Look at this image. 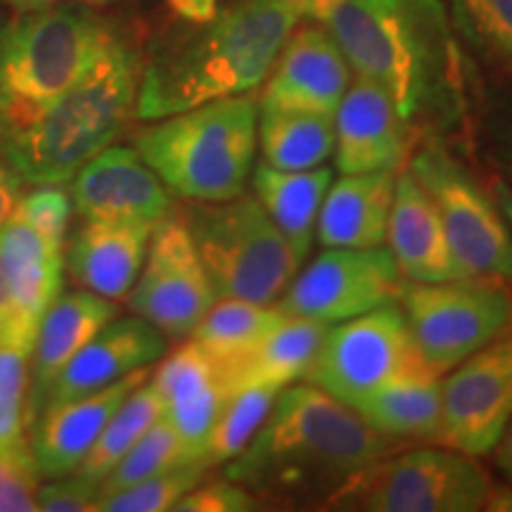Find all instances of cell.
<instances>
[{"mask_svg": "<svg viewBox=\"0 0 512 512\" xmlns=\"http://www.w3.org/2000/svg\"><path fill=\"white\" fill-rule=\"evenodd\" d=\"M401 444L382 437L354 408L309 382L290 384L223 477L264 503H325L370 463Z\"/></svg>", "mask_w": 512, "mask_h": 512, "instance_id": "1", "label": "cell"}, {"mask_svg": "<svg viewBox=\"0 0 512 512\" xmlns=\"http://www.w3.org/2000/svg\"><path fill=\"white\" fill-rule=\"evenodd\" d=\"M351 72L373 81L411 124L463 112V64L441 0H347L320 19Z\"/></svg>", "mask_w": 512, "mask_h": 512, "instance_id": "2", "label": "cell"}, {"mask_svg": "<svg viewBox=\"0 0 512 512\" xmlns=\"http://www.w3.org/2000/svg\"><path fill=\"white\" fill-rule=\"evenodd\" d=\"M299 22L290 0H233L209 22L192 24L143 64L136 119L256 91Z\"/></svg>", "mask_w": 512, "mask_h": 512, "instance_id": "3", "label": "cell"}, {"mask_svg": "<svg viewBox=\"0 0 512 512\" xmlns=\"http://www.w3.org/2000/svg\"><path fill=\"white\" fill-rule=\"evenodd\" d=\"M140 76V53L112 31L91 67L34 124L0 147L5 164L24 183L72 181L136 117Z\"/></svg>", "mask_w": 512, "mask_h": 512, "instance_id": "4", "label": "cell"}, {"mask_svg": "<svg viewBox=\"0 0 512 512\" xmlns=\"http://www.w3.org/2000/svg\"><path fill=\"white\" fill-rule=\"evenodd\" d=\"M112 31L83 3L22 10L0 27V147L91 67Z\"/></svg>", "mask_w": 512, "mask_h": 512, "instance_id": "5", "label": "cell"}, {"mask_svg": "<svg viewBox=\"0 0 512 512\" xmlns=\"http://www.w3.org/2000/svg\"><path fill=\"white\" fill-rule=\"evenodd\" d=\"M259 102L249 95L211 100L155 119L136 136V150L171 195L223 202L247 192L256 157Z\"/></svg>", "mask_w": 512, "mask_h": 512, "instance_id": "6", "label": "cell"}, {"mask_svg": "<svg viewBox=\"0 0 512 512\" xmlns=\"http://www.w3.org/2000/svg\"><path fill=\"white\" fill-rule=\"evenodd\" d=\"M181 219L216 299L275 304L302 268L266 209L247 192L223 202H190Z\"/></svg>", "mask_w": 512, "mask_h": 512, "instance_id": "7", "label": "cell"}, {"mask_svg": "<svg viewBox=\"0 0 512 512\" xmlns=\"http://www.w3.org/2000/svg\"><path fill=\"white\" fill-rule=\"evenodd\" d=\"M489 472L456 448L389 453L342 486L325 508L363 512H477L489 501Z\"/></svg>", "mask_w": 512, "mask_h": 512, "instance_id": "8", "label": "cell"}, {"mask_svg": "<svg viewBox=\"0 0 512 512\" xmlns=\"http://www.w3.org/2000/svg\"><path fill=\"white\" fill-rule=\"evenodd\" d=\"M399 304L422 361L437 375H446L512 323V285L501 278L406 280Z\"/></svg>", "mask_w": 512, "mask_h": 512, "instance_id": "9", "label": "cell"}, {"mask_svg": "<svg viewBox=\"0 0 512 512\" xmlns=\"http://www.w3.org/2000/svg\"><path fill=\"white\" fill-rule=\"evenodd\" d=\"M408 171L432 197L460 273L501 278L512 285V228L494 195L434 138L408 157Z\"/></svg>", "mask_w": 512, "mask_h": 512, "instance_id": "10", "label": "cell"}, {"mask_svg": "<svg viewBox=\"0 0 512 512\" xmlns=\"http://www.w3.org/2000/svg\"><path fill=\"white\" fill-rule=\"evenodd\" d=\"M415 373H434L422 361L399 302L330 325L302 380L354 408L375 389Z\"/></svg>", "mask_w": 512, "mask_h": 512, "instance_id": "11", "label": "cell"}, {"mask_svg": "<svg viewBox=\"0 0 512 512\" xmlns=\"http://www.w3.org/2000/svg\"><path fill=\"white\" fill-rule=\"evenodd\" d=\"M403 278L387 247H323L299 268L275 309L285 316L342 323L377 306L399 302Z\"/></svg>", "mask_w": 512, "mask_h": 512, "instance_id": "12", "label": "cell"}, {"mask_svg": "<svg viewBox=\"0 0 512 512\" xmlns=\"http://www.w3.org/2000/svg\"><path fill=\"white\" fill-rule=\"evenodd\" d=\"M216 302V292L181 214H166L152 228L145 264L128 292L136 316L183 339L195 332Z\"/></svg>", "mask_w": 512, "mask_h": 512, "instance_id": "13", "label": "cell"}, {"mask_svg": "<svg viewBox=\"0 0 512 512\" xmlns=\"http://www.w3.org/2000/svg\"><path fill=\"white\" fill-rule=\"evenodd\" d=\"M441 444L491 456L512 418V323L441 380Z\"/></svg>", "mask_w": 512, "mask_h": 512, "instance_id": "14", "label": "cell"}, {"mask_svg": "<svg viewBox=\"0 0 512 512\" xmlns=\"http://www.w3.org/2000/svg\"><path fill=\"white\" fill-rule=\"evenodd\" d=\"M354 79L347 57L320 22L294 27L261 88L259 110L335 117Z\"/></svg>", "mask_w": 512, "mask_h": 512, "instance_id": "15", "label": "cell"}, {"mask_svg": "<svg viewBox=\"0 0 512 512\" xmlns=\"http://www.w3.org/2000/svg\"><path fill=\"white\" fill-rule=\"evenodd\" d=\"M74 209L83 221L155 223L174 207L166 188L150 164L133 147H107L95 155L72 188Z\"/></svg>", "mask_w": 512, "mask_h": 512, "instance_id": "16", "label": "cell"}, {"mask_svg": "<svg viewBox=\"0 0 512 512\" xmlns=\"http://www.w3.org/2000/svg\"><path fill=\"white\" fill-rule=\"evenodd\" d=\"M335 166L339 174L399 171L411 155L413 128L394 100L373 81L354 76L335 117Z\"/></svg>", "mask_w": 512, "mask_h": 512, "instance_id": "17", "label": "cell"}, {"mask_svg": "<svg viewBox=\"0 0 512 512\" xmlns=\"http://www.w3.org/2000/svg\"><path fill=\"white\" fill-rule=\"evenodd\" d=\"M0 264L10 290V323L0 342L31 354L38 325L62 285V247L10 216L0 226Z\"/></svg>", "mask_w": 512, "mask_h": 512, "instance_id": "18", "label": "cell"}, {"mask_svg": "<svg viewBox=\"0 0 512 512\" xmlns=\"http://www.w3.org/2000/svg\"><path fill=\"white\" fill-rule=\"evenodd\" d=\"M150 373L147 368L121 377L119 382L102 387L98 392L79 396L48 406L31 422V458H34L38 477L57 479L74 475L88 456L102 427L112 418L138 384H143Z\"/></svg>", "mask_w": 512, "mask_h": 512, "instance_id": "19", "label": "cell"}, {"mask_svg": "<svg viewBox=\"0 0 512 512\" xmlns=\"http://www.w3.org/2000/svg\"><path fill=\"white\" fill-rule=\"evenodd\" d=\"M166 339L169 337L162 330L140 316L112 318L55 377L43 411L48 406L110 387L136 370L150 368L166 354Z\"/></svg>", "mask_w": 512, "mask_h": 512, "instance_id": "20", "label": "cell"}, {"mask_svg": "<svg viewBox=\"0 0 512 512\" xmlns=\"http://www.w3.org/2000/svg\"><path fill=\"white\" fill-rule=\"evenodd\" d=\"M384 245L408 283H444L463 278L432 197L408 169L396 174Z\"/></svg>", "mask_w": 512, "mask_h": 512, "instance_id": "21", "label": "cell"}, {"mask_svg": "<svg viewBox=\"0 0 512 512\" xmlns=\"http://www.w3.org/2000/svg\"><path fill=\"white\" fill-rule=\"evenodd\" d=\"M117 304L91 290H74L57 294L38 325L34 342V363L29 370V427L43 406L55 377L72 361L76 351L112 318H117Z\"/></svg>", "mask_w": 512, "mask_h": 512, "instance_id": "22", "label": "cell"}, {"mask_svg": "<svg viewBox=\"0 0 512 512\" xmlns=\"http://www.w3.org/2000/svg\"><path fill=\"white\" fill-rule=\"evenodd\" d=\"M152 223L83 221L67 249V268L83 290L121 299L136 285L150 247Z\"/></svg>", "mask_w": 512, "mask_h": 512, "instance_id": "23", "label": "cell"}, {"mask_svg": "<svg viewBox=\"0 0 512 512\" xmlns=\"http://www.w3.org/2000/svg\"><path fill=\"white\" fill-rule=\"evenodd\" d=\"M399 171L342 174L339 181H332L318 214L316 238L320 247L384 245Z\"/></svg>", "mask_w": 512, "mask_h": 512, "instance_id": "24", "label": "cell"}, {"mask_svg": "<svg viewBox=\"0 0 512 512\" xmlns=\"http://www.w3.org/2000/svg\"><path fill=\"white\" fill-rule=\"evenodd\" d=\"M254 197L278 226L299 264H304L316 238L318 214L332 185L330 166L309 171H280L264 162L252 169Z\"/></svg>", "mask_w": 512, "mask_h": 512, "instance_id": "25", "label": "cell"}, {"mask_svg": "<svg viewBox=\"0 0 512 512\" xmlns=\"http://www.w3.org/2000/svg\"><path fill=\"white\" fill-rule=\"evenodd\" d=\"M354 411L368 427L394 441L441 444V375L415 373L375 389Z\"/></svg>", "mask_w": 512, "mask_h": 512, "instance_id": "26", "label": "cell"}, {"mask_svg": "<svg viewBox=\"0 0 512 512\" xmlns=\"http://www.w3.org/2000/svg\"><path fill=\"white\" fill-rule=\"evenodd\" d=\"M328 328L330 325L320 320L285 316L221 382L226 394L238 387H271L283 392L285 387L302 380Z\"/></svg>", "mask_w": 512, "mask_h": 512, "instance_id": "27", "label": "cell"}, {"mask_svg": "<svg viewBox=\"0 0 512 512\" xmlns=\"http://www.w3.org/2000/svg\"><path fill=\"white\" fill-rule=\"evenodd\" d=\"M283 318L285 313L275 309V304L216 299L192 339L209 356L223 382Z\"/></svg>", "mask_w": 512, "mask_h": 512, "instance_id": "28", "label": "cell"}, {"mask_svg": "<svg viewBox=\"0 0 512 512\" xmlns=\"http://www.w3.org/2000/svg\"><path fill=\"white\" fill-rule=\"evenodd\" d=\"M256 150L261 162L273 169H318L335 152V124L320 114L259 110Z\"/></svg>", "mask_w": 512, "mask_h": 512, "instance_id": "29", "label": "cell"}, {"mask_svg": "<svg viewBox=\"0 0 512 512\" xmlns=\"http://www.w3.org/2000/svg\"><path fill=\"white\" fill-rule=\"evenodd\" d=\"M164 415V399L157 392L155 382L147 377L138 384L131 394L121 401V406L112 413L107 425L102 427L98 441H95L88 456L76 470V475L102 484L105 477L117 467L121 458L131 451L133 444L150 430Z\"/></svg>", "mask_w": 512, "mask_h": 512, "instance_id": "30", "label": "cell"}, {"mask_svg": "<svg viewBox=\"0 0 512 512\" xmlns=\"http://www.w3.org/2000/svg\"><path fill=\"white\" fill-rule=\"evenodd\" d=\"M278 394L280 392L271 387H238L226 394L221 415L207 446V460L211 467L226 465L228 460L245 451V446L271 413Z\"/></svg>", "mask_w": 512, "mask_h": 512, "instance_id": "31", "label": "cell"}, {"mask_svg": "<svg viewBox=\"0 0 512 512\" xmlns=\"http://www.w3.org/2000/svg\"><path fill=\"white\" fill-rule=\"evenodd\" d=\"M183 463H197V460L188 453L174 425L162 415L105 477V482L100 484V496L126 489V486L143 482L147 477Z\"/></svg>", "mask_w": 512, "mask_h": 512, "instance_id": "32", "label": "cell"}, {"mask_svg": "<svg viewBox=\"0 0 512 512\" xmlns=\"http://www.w3.org/2000/svg\"><path fill=\"white\" fill-rule=\"evenodd\" d=\"M211 470L209 463H183L171 470L159 472L143 479V482L126 486L98 498V510L102 512H164L174 510L176 503L195 489Z\"/></svg>", "mask_w": 512, "mask_h": 512, "instance_id": "33", "label": "cell"}, {"mask_svg": "<svg viewBox=\"0 0 512 512\" xmlns=\"http://www.w3.org/2000/svg\"><path fill=\"white\" fill-rule=\"evenodd\" d=\"M152 382H155L157 392L162 394L164 408L181 406V403L195 401L197 396L207 394L211 389L223 387L214 363L209 361V356L204 354L195 339L183 344L171 356H166Z\"/></svg>", "mask_w": 512, "mask_h": 512, "instance_id": "34", "label": "cell"}, {"mask_svg": "<svg viewBox=\"0 0 512 512\" xmlns=\"http://www.w3.org/2000/svg\"><path fill=\"white\" fill-rule=\"evenodd\" d=\"M29 354L0 342V453L24 446V396L29 389Z\"/></svg>", "mask_w": 512, "mask_h": 512, "instance_id": "35", "label": "cell"}, {"mask_svg": "<svg viewBox=\"0 0 512 512\" xmlns=\"http://www.w3.org/2000/svg\"><path fill=\"white\" fill-rule=\"evenodd\" d=\"M72 211L74 200L67 190L60 188V185L43 183L27 192L15 204L12 216L34 228L50 245L62 247L64 235H67L69 228V219H72Z\"/></svg>", "mask_w": 512, "mask_h": 512, "instance_id": "36", "label": "cell"}, {"mask_svg": "<svg viewBox=\"0 0 512 512\" xmlns=\"http://www.w3.org/2000/svg\"><path fill=\"white\" fill-rule=\"evenodd\" d=\"M38 472L27 446L0 453V512L38 510Z\"/></svg>", "mask_w": 512, "mask_h": 512, "instance_id": "37", "label": "cell"}, {"mask_svg": "<svg viewBox=\"0 0 512 512\" xmlns=\"http://www.w3.org/2000/svg\"><path fill=\"white\" fill-rule=\"evenodd\" d=\"M259 496L245 486L223 477L216 482H202L190 489L181 501L176 503V512H252L261 510L264 505Z\"/></svg>", "mask_w": 512, "mask_h": 512, "instance_id": "38", "label": "cell"}, {"mask_svg": "<svg viewBox=\"0 0 512 512\" xmlns=\"http://www.w3.org/2000/svg\"><path fill=\"white\" fill-rule=\"evenodd\" d=\"M458 5L486 46L512 64V0H458Z\"/></svg>", "mask_w": 512, "mask_h": 512, "instance_id": "39", "label": "cell"}, {"mask_svg": "<svg viewBox=\"0 0 512 512\" xmlns=\"http://www.w3.org/2000/svg\"><path fill=\"white\" fill-rule=\"evenodd\" d=\"M100 484L81 475L48 479L38 489V510L43 512H93L98 510Z\"/></svg>", "mask_w": 512, "mask_h": 512, "instance_id": "40", "label": "cell"}, {"mask_svg": "<svg viewBox=\"0 0 512 512\" xmlns=\"http://www.w3.org/2000/svg\"><path fill=\"white\" fill-rule=\"evenodd\" d=\"M183 22L204 24L219 12V0H166Z\"/></svg>", "mask_w": 512, "mask_h": 512, "instance_id": "41", "label": "cell"}, {"mask_svg": "<svg viewBox=\"0 0 512 512\" xmlns=\"http://www.w3.org/2000/svg\"><path fill=\"white\" fill-rule=\"evenodd\" d=\"M17 183L19 178L8 164H0V226L10 219L17 204Z\"/></svg>", "mask_w": 512, "mask_h": 512, "instance_id": "42", "label": "cell"}, {"mask_svg": "<svg viewBox=\"0 0 512 512\" xmlns=\"http://www.w3.org/2000/svg\"><path fill=\"white\" fill-rule=\"evenodd\" d=\"M347 3V0H290V5L299 12L302 19H311V22H320L328 17L337 5Z\"/></svg>", "mask_w": 512, "mask_h": 512, "instance_id": "43", "label": "cell"}, {"mask_svg": "<svg viewBox=\"0 0 512 512\" xmlns=\"http://www.w3.org/2000/svg\"><path fill=\"white\" fill-rule=\"evenodd\" d=\"M494 460L498 470L503 472V477L512 482V418L508 422V427H505L501 441H498V446L494 448Z\"/></svg>", "mask_w": 512, "mask_h": 512, "instance_id": "44", "label": "cell"}, {"mask_svg": "<svg viewBox=\"0 0 512 512\" xmlns=\"http://www.w3.org/2000/svg\"><path fill=\"white\" fill-rule=\"evenodd\" d=\"M491 195H494V200L498 204V209H501L503 219L508 221V226L512 228V188L505 181H496L491 183Z\"/></svg>", "mask_w": 512, "mask_h": 512, "instance_id": "45", "label": "cell"}, {"mask_svg": "<svg viewBox=\"0 0 512 512\" xmlns=\"http://www.w3.org/2000/svg\"><path fill=\"white\" fill-rule=\"evenodd\" d=\"M484 510L491 512H512V482L510 486H501V489H491L489 501H486Z\"/></svg>", "mask_w": 512, "mask_h": 512, "instance_id": "46", "label": "cell"}, {"mask_svg": "<svg viewBox=\"0 0 512 512\" xmlns=\"http://www.w3.org/2000/svg\"><path fill=\"white\" fill-rule=\"evenodd\" d=\"M10 323V290H8V278H5L3 264H0V339H3L5 330Z\"/></svg>", "mask_w": 512, "mask_h": 512, "instance_id": "47", "label": "cell"}, {"mask_svg": "<svg viewBox=\"0 0 512 512\" xmlns=\"http://www.w3.org/2000/svg\"><path fill=\"white\" fill-rule=\"evenodd\" d=\"M10 5H15L17 10H29V8H41V5H53V3H83V5H95L105 3V0H8Z\"/></svg>", "mask_w": 512, "mask_h": 512, "instance_id": "48", "label": "cell"}, {"mask_svg": "<svg viewBox=\"0 0 512 512\" xmlns=\"http://www.w3.org/2000/svg\"><path fill=\"white\" fill-rule=\"evenodd\" d=\"M508 166H510V171H512V152H510V157H508Z\"/></svg>", "mask_w": 512, "mask_h": 512, "instance_id": "49", "label": "cell"}]
</instances>
